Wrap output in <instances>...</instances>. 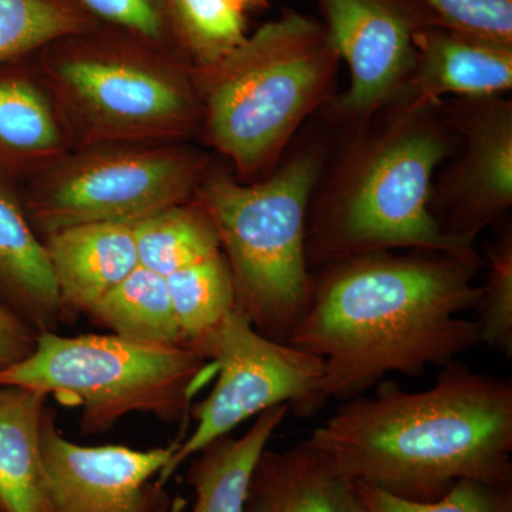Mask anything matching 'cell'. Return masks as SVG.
<instances>
[{"mask_svg":"<svg viewBox=\"0 0 512 512\" xmlns=\"http://www.w3.org/2000/svg\"><path fill=\"white\" fill-rule=\"evenodd\" d=\"M330 40L348 63L350 87L336 113L360 130L377 111L402 100L416 62L420 22L394 0H318Z\"/></svg>","mask_w":512,"mask_h":512,"instance_id":"8fae6325","label":"cell"},{"mask_svg":"<svg viewBox=\"0 0 512 512\" xmlns=\"http://www.w3.org/2000/svg\"><path fill=\"white\" fill-rule=\"evenodd\" d=\"M437 22L458 32L512 46V0H421Z\"/></svg>","mask_w":512,"mask_h":512,"instance_id":"4316f807","label":"cell"},{"mask_svg":"<svg viewBox=\"0 0 512 512\" xmlns=\"http://www.w3.org/2000/svg\"><path fill=\"white\" fill-rule=\"evenodd\" d=\"M195 352L214 363L215 383L202 402L192 404L195 429L175 448L163 484L202 448L272 407L286 404L289 413L308 419L326 404L323 360L266 338L238 309Z\"/></svg>","mask_w":512,"mask_h":512,"instance_id":"9c48e42d","label":"cell"},{"mask_svg":"<svg viewBox=\"0 0 512 512\" xmlns=\"http://www.w3.org/2000/svg\"><path fill=\"white\" fill-rule=\"evenodd\" d=\"M37 336L35 330L0 306V372L32 355Z\"/></svg>","mask_w":512,"mask_h":512,"instance_id":"f1b7e54d","label":"cell"},{"mask_svg":"<svg viewBox=\"0 0 512 512\" xmlns=\"http://www.w3.org/2000/svg\"><path fill=\"white\" fill-rule=\"evenodd\" d=\"M47 394L0 384V504L8 512H46L42 416Z\"/></svg>","mask_w":512,"mask_h":512,"instance_id":"ac0fdd59","label":"cell"},{"mask_svg":"<svg viewBox=\"0 0 512 512\" xmlns=\"http://www.w3.org/2000/svg\"><path fill=\"white\" fill-rule=\"evenodd\" d=\"M488 274L478 301L480 343L512 356V234L505 229L487 248Z\"/></svg>","mask_w":512,"mask_h":512,"instance_id":"484cf974","label":"cell"},{"mask_svg":"<svg viewBox=\"0 0 512 512\" xmlns=\"http://www.w3.org/2000/svg\"><path fill=\"white\" fill-rule=\"evenodd\" d=\"M244 512H365L350 480L328 457L301 441L266 447L249 478Z\"/></svg>","mask_w":512,"mask_h":512,"instance_id":"9a60e30c","label":"cell"},{"mask_svg":"<svg viewBox=\"0 0 512 512\" xmlns=\"http://www.w3.org/2000/svg\"><path fill=\"white\" fill-rule=\"evenodd\" d=\"M214 377V363L184 346L46 332L32 355L0 372V384L52 394L80 410L84 436H97L134 413L167 424L187 420L194 397Z\"/></svg>","mask_w":512,"mask_h":512,"instance_id":"52a82bcc","label":"cell"},{"mask_svg":"<svg viewBox=\"0 0 512 512\" xmlns=\"http://www.w3.org/2000/svg\"><path fill=\"white\" fill-rule=\"evenodd\" d=\"M288 414L286 404L272 407L241 437L228 434L195 454L185 476L195 494L192 512H244L256 461Z\"/></svg>","mask_w":512,"mask_h":512,"instance_id":"d6986e66","label":"cell"},{"mask_svg":"<svg viewBox=\"0 0 512 512\" xmlns=\"http://www.w3.org/2000/svg\"><path fill=\"white\" fill-rule=\"evenodd\" d=\"M210 161L181 143L79 148L35 174L26 215L43 238L94 222H136L190 201Z\"/></svg>","mask_w":512,"mask_h":512,"instance_id":"ba28073f","label":"cell"},{"mask_svg":"<svg viewBox=\"0 0 512 512\" xmlns=\"http://www.w3.org/2000/svg\"><path fill=\"white\" fill-rule=\"evenodd\" d=\"M66 320L87 315L138 262L134 224L94 222L43 238Z\"/></svg>","mask_w":512,"mask_h":512,"instance_id":"5bb4252c","label":"cell"},{"mask_svg":"<svg viewBox=\"0 0 512 512\" xmlns=\"http://www.w3.org/2000/svg\"><path fill=\"white\" fill-rule=\"evenodd\" d=\"M93 18L106 20L130 35L161 46L171 33L167 0H77Z\"/></svg>","mask_w":512,"mask_h":512,"instance_id":"83f0119b","label":"cell"},{"mask_svg":"<svg viewBox=\"0 0 512 512\" xmlns=\"http://www.w3.org/2000/svg\"><path fill=\"white\" fill-rule=\"evenodd\" d=\"M306 440L355 483L416 503L461 480L512 484V380L458 360L423 392L383 380Z\"/></svg>","mask_w":512,"mask_h":512,"instance_id":"7a4b0ae2","label":"cell"},{"mask_svg":"<svg viewBox=\"0 0 512 512\" xmlns=\"http://www.w3.org/2000/svg\"><path fill=\"white\" fill-rule=\"evenodd\" d=\"M69 134L45 83L0 76V175L42 171L69 153Z\"/></svg>","mask_w":512,"mask_h":512,"instance_id":"e0dca14e","label":"cell"},{"mask_svg":"<svg viewBox=\"0 0 512 512\" xmlns=\"http://www.w3.org/2000/svg\"><path fill=\"white\" fill-rule=\"evenodd\" d=\"M87 316L123 339L184 346L167 281L140 265L97 302Z\"/></svg>","mask_w":512,"mask_h":512,"instance_id":"44dd1931","label":"cell"},{"mask_svg":"<svg viewBox=\"0 0 512 512\" xmlns=\"http://www.w3.org/2000/svg\"><path fill=\"white\" fill-rule=\"evenodd\" d=\"M171 33L192 69H207L247 37V12L231 0H167Z\"/></svg>","mask_w":512,"mask_h":512,"instance_id":"cb8c5ba5","label":"cell"},{"mask_svg":"<svg viewBox=\"0 0 512 512\" xmlns=\"http://www.w3.org/2000/svg\"><path fill=\"white\" fill-rule=\"evenodd\" d=\"M0 512H8V511L5 510V508H3L2 504H0Z\"/></svg>","mask_w":512,"mask_h":512,"instance_id":"4dcf8cb0","label":"cell"},{"mask_svg":"<svg viewBox=\"0 0 512 512\" xmlns=\"http://www.w3.org/2000/svg\"><path fill=\"white\" fill-rule=\"evenodd\" d=\"M235 5H238L239 8L245 10V12H252V10H261L268 8L269 0H231Z\"/></svg>","mask_w":512,"mask_h":512,"instance_id":"f546056e","label":"cell"},{"mask_svg":"<svg viewBox=\"0 0 512 512\" xmlns=\"http://www.w3.org/2000/svg\"><path fill=\"white\" fill-rule=\"evenodd\" d=\"M437 106L400 103L360 128L326 190L309 205V269L394 249L440 252L481 264L476 247L446 234L431 212L434 173L451 150Z\"/></svg>","mask_w":512,"mask_h":512,"instance_id":"3957f363","label":"cell"},{"mask_svg":"<svg viewBox=\"0 0 512 512\" xmlns=\"http://www.w3.org/2000/svg\"><path fill=\"white\" fill-rule=\"evenodd\" d=\"M89 33L50 45L43 64L70 143H180L201 126L192 67L140 39L106 42Z\"/></svg>","mask_w":512,"mask_h":512,"instance_id":"8992f818","label":"cell"},{"mask_svg":"<svg viewBox=\"0 0 512 512\" xmlns=\"http://www.w3.org/2000/svg\"><path fill=\"white\" fill-rule=\"evenodd\" d=\"M416 62L404 93L414 107L439 106L447 96L500 97L512 87V46L458 32L439 22L414 32Z\"/></svg>","mask_w":512,"mask_h":512,"instance_id":"4fadbf2b","label":"cell"},{"mask_svg":"<svg viewBox=\"0 0 512 512\" xmlns=\"http://www.w3.org/2000/svg\"><path fill=\"white\" fill-rule=\"evenodd\" d=\"M355 484L365 512H512V484L461 480L431 503L404 500L360 481Z\"/></svg>","mask_w":512,"mask_h":512,"instance_id":"d4e9b609","label":"cell"},{"mask_svg":"<svg viewBox=\"0 0 512 512\" xmlns=\"http://www.w3.org/2000/svg\"><path fill=\"white\" fill-rule=\"evenodd\" d=\"M339 55L319 22L286 12L207 69H192L205 138L237 180L274 167L309 114L332 96Z\"/></svg>","mask_w":512,"mask_h":512,"instance_id":"277c9868","label":"cell"},{"mask_svg":"<svg viewBox=\"0 0 512 512\" xmlns=\"http://www.w3.org/2000/svg\"><path fill=\"white\" fill-rule=\"evenodd\" d=\"M481 264L431 251L355 256L312 274L289 345L325 365L326 402L369 393L390 373L420 377L480 345Z\"/></svg>","mask_w":512,"mask_h":512,"instance_id":"6da1fadb","label":"cell"},{"mask_svg":"<svg viewBox=\"0 0 512 512\" xmlns=\"http://www.w3.org/2000/svg\"><path fill=\"white\" fill-rule=\"evenodd\" d=\"M322 170V150L303 148L261 183L208 170L195 192L220 234L238 311L276 342H288L311 296L306 222Z\"/></svg>","mask_w":512,"mask_h":512,"instance_id":"5b68a950","label":"cell"},{"mask_svg":"<svg viewBox=\"0 0 512 512\" xmlns=\"http://www.w3.org/2000/svg\"><path fill=\"white\" fill-rule=\"evenodd\" d=\"M457 101L446 121L466 147L430 208L440 202L434 217L443 231L474 245L512 205V104L501 97Z\"/></svg>","mask_w":512,"mask_h":512,"instance_id":"7c38bea8","label":"cell"},{"mask_svg":"<svg viewBox=\"0 0 512 512\" xmlns=\"http://www.w3.org/2000/svg\"><path fill=\"white\" fill-rule=\"evenodd\" d=\"M94 26L77 0H0V63L93 32Z\"/></svg>","mask_w":512,"mask_h":512,"instance_id":"603a6c76","label":"cell"},{"mask_svg":"<svg viewBox=\"0 0 512 512\" xmlns=\"http://www.w3.org/2000/svg\"><path fill=\"white\" fill-rule=\"evenodd\" d=\"M134 235L140 266L164 278L222 252L210 212L195 197L136 222Z\"/></svg>","mask_w":512,"mask_h":512,"instance_id":"ffe728a7","label":"cell"},{"mask_svg":"<svg viewBox=\"0 0 512 512\" xmlns=\"http://www.w3.org/2000/svg\"><path fill=\"white\" fill-rule=\"evenodd\" d=\"M165 281L183 345L194 352L237 309L224 252L165 276Z\"/></svg>","mask_w":512,"mask_h":512,"instance_id":"7402d4cb","label":"cell"},{"mask_svg":"<svg viewBox=\"0 0 512 512\" xmlns=\"http://www.w3.org/2000/svg\"><path fill=\"white\" fill-rule=\"evenodd\" d=\"M178 443L136 450L120 444L80 446L63 436L56 413L42 416L46 512H168L160 477Z\"/></svg>","mask_w":512,"mask_h":512,"instance_id":"30bf717a","label":"cell"},{"mask_svg":"<svg viewBox=\"0 0 512 512\" xmlns=\"http://www.w3.org/2000/svg\"><path fill=\"white\" fill-rule=\"evenodd\" d=\"M0 306L37 335L66 322L49 256L25 208L0 183Z\"/></svg>","mask_w":512,"mask_h":512,"instance_id":"2e32d148","label":"cell"}]
</instances>
